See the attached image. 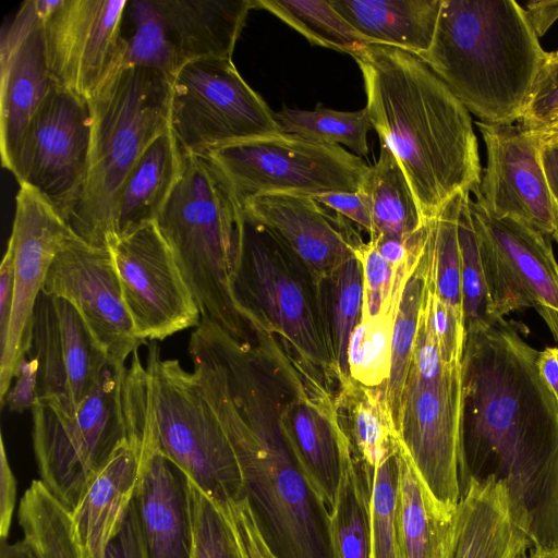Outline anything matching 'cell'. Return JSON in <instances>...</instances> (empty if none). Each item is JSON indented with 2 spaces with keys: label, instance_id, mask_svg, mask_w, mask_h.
<instances>
[{
  "label": "cell",
  "instance_id": "ffe728a7",
  "mask_svg": "<svg viewBox=\"0 0 558 558\" xmlns=\"http://www.w3.org/2000/svg\"><path fill=\"white\" fill-rule=\"evenodd\" d=\"M0 78L1 161L11 172L31 119L54 86L34 0L24 1L1 32Z\"/></svg>",
  "mask_w": 558,
  "mask_h": 558
},
{
  "label": "cell",
  "instance_id": "d4e9b609",
  "mask_svg": "<svg viewBox=\"0 0 558 558\" xmlns=\"http://www.w3.org/2000/svg\"><path fill=\"white\" fill-rule=\"evenodd\" d=\"M140 478V449L129 436L69 513L80 558H105L134 499Z\"/></svg>",
  "mask_w": 558,
  "mask_h": 558
},
{
  "label": "cell",
  "instance_id": "816d5d0a",
  "mask_svg": "<svg viewBox=\"0 0 558 558\" xmlns=\"http://www.w3.org/2000/svg\"><path fill=\"white\" fill-rule=\"evenodd\" d=\"M545 173L556 208V229L551 235L558 243V144L543 145L542 150Z\"/></svg>",
  "mask_w": 558,
  "mask_h": 558
},
{
  "label": "cell",
  "instance_id": "d6a6232c",
  "mask_svg": "<svg viewBox=\"0 0 558 558\" xmlns=\"http://www.w3.org/2000/svg\"><path fill=\"white\" fill-rule=\"evenodd\" d=\"M69 513L40 480L32 481L20 501L19 523L38 558H80Z\"/></svg>",
  "mask_w": 558,
  "mask_h": 558
},
{
  "label": "cell",
  "instance_id": "f1b7e54d",
  "mask_svg": "<svg viewBox=\"0 0 558 558\" xmlns=\"http://www.w3.org/2000/svg\"><path fill=\"white\" fill-rule=\"evenodd\" d=\"M372 45L421 56L432 45L442 0H329Z\"/></svg>",
  "mask_w": 558,
  "mask_h": 558
},
{
  "label": "cell",
  "instance_id": "ee69618b",
  "mask_svg": "<svg viewBox=\"0 0 558 558\" xmlns=\"http://www.w3.org/2000/svg\"><path fill=\"white\" fill-rule=\"evenodd\" d=\"M324 207L339 214L349 221L355 222L373 235V221L367 195L362 191L330 193L314 197Z\"/></svg>",
  "mask_w": 558,
  "mask_h": 558
},
{
  "label": "cell",
  "instance_id": "277c9868",
  "mask_svg": "<svg viewBox=\"0 0 558 558\" xmlns=\"http://www.w3.org/2000/svg\"><path fill=\"white\" fill-rule=\"evenodd\" d=\"M242 219V205L216 162L207 154L183 151L181 177L155 222L173 253L201 317L234 338L241 335V327L230 275Z\"/></svg>",
  "mask_w": 558,
  "mask_h": 558
},
{
  "label": "cell",
  "instance_id": "44dd1931",
  "mask_svg": "<svg viewBox=\"0 0 558 558\" xmlns=\"http://www.w3.org/2000/svg\"><path fill=\"white\" fill-rule=\"evenodd\" d=\"M133 438L141 453V478L134 502L147 557L190 558L193 523L189 478L159 449L150 422H140Z\"/></svg>",
  "mask_w": 558,
  "mask_h": 558
},
{
  "label": "cell",
  "instance_id": "83f0119b",
  "mask_svg": "<svg viewBox=\"0 0 558 558\" xmlns=\"http://www.w3.org/2000/svg\"><path fill=\"white\" fill-rule=\"evenodd\" d=\"M183 168V151L169 126L145 149L125 178L118 195L113 238L155 222Z\"/></svg>",
  "mask_w": 558,
  "mask_h": 558
},
{
  "label": "cell",
  "instance_id": "3957f363",
  "mask_svg": "<svg viewBox=\"0 0 558 558\" xmlns=\"http://www.w3.org/2000/svg\"><path fill=\"white\" fill-rule=\"evenodd\" d=\"M418 57L480 122L512 124L549 52L513 0H442L432 45Z\"/></svg>",
  "mask_w": 558,
  "mask_h": 558
},
{
  "label": "cell",
  "instance_id": "f5cc1de1",
  "mask_svg": "<svg viewBox=\"0 0 558 558\" xmlns=\"http://www.w3.org/2000/svg\"><path fill=\"white\" fill-rule=\"evenodd\" d=\"M519 558H558L557 548H533L531 553H525Z\"/></svg>",
  "mask_w": 558,
  "mask_h": 558
},
{
  "label": "cell",
  "instance_id": "681fc988",
  "mask_svg": "<svg viewBox=\"0 0 558 558\" xmlns=\"http://www.w3.org/2000/svg\"><path fill=\"white\" fill-rule=\"evenodd\" d=\"M525 12L536 35L543 36L558 20V0L527 2Z\"/></svg>",
  "mask_w": 558,
  "mask_h": 558
},
{
  "label": "cell",
  "instance_id": "f546056e",
  "mask_svg": "<svg viewBox=\"0 0 558 558\" xmlns=\"http://www.w3.org/2000/svg\"><path fill=\"white\" fill-rule=\"evenodd\" d=\"M361 190L367 195L373 235L408 239L423 222L408 180L391 150L380 145L379 158L371 166Z\"/></svg>",
  "mask_w": 558,
  "mask_h": 558
},
{
  "label": "cell",
  "instance_id": "bcb514c9",
  "mask_svg": "<svg viewBox=\"0 0 558 558\" xmlns=\"http://www.w3.org/2000/svg\"><path fill=\"white\" fill-rule=\"evenodd\" d=\"M105 558H148L134 499Z\"/></svg>",
  "mask_w": 558,
  "mask_h": 558
},
{
  "label": "cell",
  "instance_id": "60d3db41",
  "mask_svg": "<svg viewBox=\"0 0 558 558\" xmlns=\"http://www.w3.org/2000/svg\"><path fill=\"white\" fill-rule=\"evenodd\" d=\"M354 435L357 448L367 469L381 464L395 456L399 436L395 425L383 418L373 402H362L355 409Z\"/></svg>",
  "mask_w": 558,
  "mask_h": 558
},
{
  "label": "cell",
  "instance_id": "11a10c76",
  "mask_svg": "<svg viewBox=\"0 0 558 558\" xmlns=\"http://www.w3.org/2000/svg\"><path fill=\"white\" fill-rule=\"evenodd\" d=\"M20 558H38L34 550L23 539H21Z\"/></svg>",
  "mask_w": 558,
  "mask_h": 558
},
{
  "label": "cell",
  "instance_id": "484cf974",
  "mask_svg": "<svg viewBox=\"0 0 558 558\" xmlns=\"http://www.w3.org/2000/svg\"><path fill=\"white\" fill-rule=\"evenodd\" d=\"M533 548L517 520L506 486L488 477L468 478L457 507L452 558H519Z\"/></svg>",
  "mask_w": 558,
  "mask_h": 558
},
{
  "label": "cell",
  "instance_id": "b9f144b4",
  "mask_svg": "<svg viewBox=\"0 0 558 558\" xmlns=\"http://www.w3.org/2000/svg\"><path fill=\"white\" fill-rule=\"evenodd\" d=\"M518 124L539 136L558 129V60L550 52L536 77Z\"/></svg>",
  "mask_w": 558,
  "mask_h": 558
},
{
  "label": "cell",
  "instance_id": "7dc6e473",
  "mask_svg": "<svg viewBox=\"0 0 558 558\" xmlns=\"http://www.w3.org/2000/svg\"><path fill=\"white\" fill-rule=\"evenodd\" d=\"M16 502V480L5 452L3 438L0 446V535L7 539Z\"/></svg>",
  "mask_w": 558,
  "mask_h": 558
},
{
  "label": "cell",
  "instance_id": "f907efd6",
  "mask_svg": "<svg viewBox=\"0 0 558 558\" xmlns=\"http://www.w3.org/2000/svg\"><path fill=\"white\" fill-rule=\"evenodd\" d=\"M538 374L558 401V347H546L536 360Z\"/></svg>",
  "mask_w": 558,
  "mask_h": 558
},
{
  "label": "cell",
  "instance_id": "e575fe53",
  "mask_svg": "<svg viewBox=\"0 0 558 558\" xmlns=\"http://www.w3.org/2000/svg\"><path fill=\"white\" fill-rule=\"evenodd\" d=\"M424 293V279L421 276H412L405 281L397 302L391 333L390 368L386 390L387 407L397 433Z\"/></svg>",
  "mask_w": 558,
  "mask_h": 558
},
{
  "label": "cell",
  "instance_id": "8d00e7d4",
  "mask_svg": "<svg viewBox=\"0 0 558 558\" xmlns=\"http://www.w3.org/2000/svg\"><path fill=\"white\" fill-rule=\"evenodd\" d=\"M391 304L392 301L377 316H364L349 341V369L353 378L366 386H377L389 376L391 333L397 311V304L395 307Z\"/></svg>",
  "mask_w": 558,
  "mask_h": 558
},
{
  "label": "cell",
  "instance_id": "1f68e13d",
  "mask_svg": "<svg viewBox=\"0 0 558 558\" xmlns=\"http://www.w3.org/2000/svg\"><path fill=\"white\" fill-rule=\"evenodd\" d=\"M257 8L270 12L313 45L352 57L372 45L329 0H254Z\"/></svg>",
  "mask_w": 558,
  "mask_h": 558
},
{
  "label": "cell",
  "instance_id": "603a6c76",
  "mask_svg": "<svg viewBox=\"0 0 558 558\" xmlns=\"http://www.w3.org/2000/svg\"><path fill=\"white\" fill-rule=\"evenodd\" d=\"M242 208L318 272L337 270L359 245L350 236L348 220L312 196L259 195L247 199Z\"/></svg>",
  "mask_w": 558,
  "mask_h": 558
},
{
  "label": "cell",
  "instance_id": "7a4b0ae2",
  "mask_svg": "<svg viewBox=\"0 0 558 558\" xmlns=\"http://www.w3.org/2000/svg\"><path fill=\"white\" fill-rule=\"evenodd\" d=\"M353 58L372 126L397 158L424 225L452 197L473 192L481 182L470 112L416 54L368 45Z\"/></svg>",
  "mask_w": 558,
  "mask_h": 558
},
{
  "label": "cell",
  "instance_id": "ac0fdd59",
  "mask_svg": "<svg viewBox=\"0 0 558 558\" xmlns=\"http://www.w3.org/2000/svg\"><path fill=\"white\" fill-rule=\"evenodd\" d=\"M476 124L486 148V168L472 192L474 201L493 217L511 218L553 235L556 208L539 136L513 123Z\"/></svg>",
  "mask_w": 558,
  "mask_h": 558
},
{
  "label": "cell",
  "instance_id": "6da1fadb",
  "mask_svg": "<svg viewBox=\"0 0 558 558\" xmlns=\"http://www.w3.org/2000/svg\"><path fill=\"white\" fill-rule=\"evenodd\" d=\"M525 326L506 319L466 335L461 485L501 482L533 548L558 547V401L541 378Z\"/></svg>",
  "mask_w": 558,
  "mask_h": 558
},
{
  "label": "cell",
  "instance_id": "52a82bcc",
  "mask_svg": "<svg viewBox=\"0 0 558 558\" xmlns=\"http://www.w3.org/2000/svg\"><path fill=\"white\" fill-rule=\"evenodd\" d=\"M154 429L159 449L214 502L245 495L240 466L193 373L148 348Z\"/></svg>",
  "mask_w": 558,
  "mask_h": 558
},
{
  "label": "cell",
  "instance_id": "9c48e42d",
  "mask_svg": "<svg viewBox=\"0 0 558 558\" xmlns=\"http://www.w3.org/2000/svg\"><path fill=\"white\" fill-rule=\"evenodd\" d=\"M230 182L240 204L255 196H319L361 190L369 166L338 145L292 134L247 140L206 153Z\"/></svg>",
  "mask_w": 558,
  "mask_h": 558
},
{
  "label": "cell",
  "instance_id": "7402d4cb",
  "mask_svg": "<svg viewBox=\"0 0 558 558\" xmlns=\"http://www.w3.org/2000/svg\"><path fill=\"white\" fill-rule=\"evenodd\" d=\"M272 241V233L243 211L240 245L230 275L231 296L234 291L251 288L266 314L295 348L317 362L319 340L304 293L279 265Z\"/></svg>",
  "mask_w": 558,
  "mask_h": 558
},
{
  "label": "cell",
  "instance_id": "5bb4252c",
  "mask_svg": "<svg viewBox=\"0 0 558 558\" xmlns=\"http://www.w3.org/2000/svg\"><path fill=\"white\" fill-rule=\"evenodd\" d=\"M128 0H62L43 22L47 64L56 86L89 100L122 68Z\"/></svg>",
  "mask_w": 558,
  "mask_h": 558
},
{
  "label": "cell",
  "instance_id": "4fadbf2b",
  "mask_svg": "<svg viewBox=\"0 0 558 558\" xmlns=\"http://www.w3.org/2000/svg\"><path fill=\"white\" fill-rule=\"evenodd\" d=\"M136 336L163 340L201 323L198 306L156 222L108 243Z\"/></svg>",
  "mask_w": 558,
  "mask_h": 558
},
{
  "label": "cell",
  "instance_id": "f6af8a7d",
  "mask_svg": "<svg viewBox=\"0 0 558 558\" xmlns=\"http://www.w3.org/2000/svg\"><path fill=\"white\" fill-rule=\"evenodd\" d=\"M15 383L5 396L7 404L12 412L22 413L33 409L38 401V363L33 357H24L15 374Z\"/></svg>",
  "mask_w": 558,
  "mask_h": 558
},
{
  "label": "cell",
  "instance_id": "9a60e30c",
  "mask_svg": "<svg viewBox=\"0 0 558 558\" xmlns=\"http://www.w3.org/2000/svg\"><path fill=\"white\" fill-rule=\"evenodd\" d=\"M462 365L436 384L410 366L402 397L398 436L422 480L444 505L461 498L460 422Z\"/></svg>",
  "mask_w": 558,
  "mask_h": 558
},
{
  "label": "cell",
  "instance_id": "e0dca14e",
  "mask_svg": "<svg viewBox=\"0 0 558 558\" xmlns=\"http://www.w3.org/2000/svg\"><path fill=\"white\" fill-rule=\"evenodd\" d=\"M38 363V400L74 414L99 381L108 356L77 310L43 290L27 353Z\"/></svg>",
  "mask_w": 558,
  "mask_h": 558
},
{
  "label": "cell",
  "instance_id": "ba28073f",
  "mask_svg": "<svg viewBox=\"0 0 558 558\" xmlns=\"http://www.w3.org/2000/svg\"><path fill=\"white\" fill-rule=\"evenodd\" d=\"M223 432L235 453L244 493L279 558H329L318 508L292 457L256 411Z\"/></svg>",
  "mask_w": 558,
  "mask_h": 558
},
{
  "label": "cell",
  "instance_id": "7bdbcfd3",
  "mask_svg": "<svg viewBox=\"0 0 558 558\" xmlns=\"http://www.w3.org/2000/svg\"><path fill=\"white\" fill-rule=\"evenodd\" d=\"M364 277V291L366 292V310L371 317L377 316L390 304L392 291L393 268L381 256L373 240L367 244L355 247Z\"/></svg>",
  "mask_w": 558,
  "mask_h": 558
},
{
  "label": "cell",
  "instance_id": "30bf717a",
  "mask_svg": "<svg viewBox=\"0 0 558 558\" xmlns=\"http://www.w3.org/2000/svg\"><path fill=\"white\" fill-rule=\"evenodd\" d=\"M170 128L181 149L195 154L283 134L266 101L223 58L190 61L172 76Z\"/></svg>",
  "mask_w": 558,
  "mask_h": 558
},
{
  "label": "cell",
  "instance_id": "f35d334b",
  "mask_svg": "<svg viewBox=\"0 0 558 558\" xmlns=\"http://www.w3.org/2000/svg\"><path fill=\"white\" fill-rule=\"evenodd\" d=\"M356 254L336 270L333 291V327L338 366L347 374L349 369L348 348L361 312L364 294V277Z\"/></svg>",
  "mask_w": 558,
  "mask_h": 558
},
{
  "label": "cell",
  "instance_id": "836d02e7",
  "mask_svg": "<svg viewBox=\"0 0 558 558\" xmlns=\"http://www.w3.org/2000/svg\"><path fill=\"white\" fill-rule=\"evenodd\" d=\"M274 116L282 133L317 143L342 145L359 157L368 154L367 133L373 126L366 108L339 111L318 104L313 110L282 108Z\"/></svg>",
  "mask_w": 558,
  "mask_h": 558
},
{
  "label": "cell",
  "instance_id": "5b68a950",
  "mask_svg": "<svg viewBox=\"0 0 558 558\" xmlns=\"http://www.w3.org/2000/svg\"><path fill=\"white\" fill-rule=\"evenodd\" d=\"M171 77L148 68H121L88 100L92 142L87 178L69 221L96 246L113 238L119 191L147 146L170 126Z\"/></svg>",
  "mask_w": 558,
  "mask_h": 558
},
{
  "label": "cell",
  "instance_id": "9f6ffc18",
  "mask_svg": "<svg viewBox=\"0 0 558 558\" xmlns=\"http://www.w3.org/2000/svg\"><path fill=\"white\" fill-rule=\"evenodd\" d=\"M551 57L556 60H558V49L554 52H550Z\"/></svg>",
  "mask_w": 558,
  "mask_h": 558
},
{
  "label": "cell",
  "instance_id": "d6986e66",
  "mask_svg": "<svg viewBox=\"0 0 558 558\" xmlns=\"http://www.w3.org/2000/svg\"><path fill=\"white\" fill-rule=\"evenodd\" d=\"M43 291L77 310L108 360L125 362L145 343L135 333L108 246L73 236L52 260Z\"/></svg>",
  "mask_w": 558,
  "mask_h": 558
},
{
  "label": "cell",
  "instance_id": "4dcf8cb0",
  "mask_svg": "<svg viewBox=\"0 0 558 558\" xmlns=\"http://www.w3.org/2000/svg\"><path fill=\"white\" fill-rule=\"evenodd\" d=\"M368 490L348 450L341 449L340 476L331 509L322 514L329 558H368Z\"/></svg>",
  "mask_w": 558,
  "mask_h": 558
},
{
  "label": "cell",
  "instance_id": "7c38bea8",
  "mask_svg": "<svg viewBox=\"0 0 558 558\" xmlns=\"http://www.w3.org/2000/svg\"><path fill=\"white\" fill-rule=\"evenodd\" d=\"M90 142L88 101L54 85L25 130L11 173L69 223L87 178Z\"/></svg>",
  "mask_w": 558,
  "mask_h": 558
},
{
  "label": "cell",
  "instance_id": "2e32d148",
  "mask_svg": "<svg viewBox=\"0 0 558 558\" xmlns=\"http://www.w3.org/2000/svg\"><path fill=\"white\" fill-rule=\"evenodd\" d=\"M76 233L34 189L20 185L8 245L13 253V305L3 348L0 350L1 407L20 362L32 341L34 306L56 255Z\"/></svg>",
  "mask_w": 558,
  "mask_h": 558
},
{
  "label": "cell",
  "instance_id": "db71d44e",
  "mask_svg": "<svg viewBox=\"0 0 558 558\" xmlns=\"http://www.w3.org/2000/svg\"><path fill=\"white\" fill-rule=\"evenodd\" d=\"M539 138L543 145L558 144V129L541 135Z\"/></svg>",
  "mask_w": 558,
  "mask_h": 558
},
{
  "label": "cell",
  "instance_id": "c3c4849f",
  "mask_svg": "<svg viewBox=\"0 0 558 558\" xmlns=\"http://www.w3.org/2000/svg\"><path fill=\"white\" fill-rule=\"evenodd\" d=\"M14 290L12 248L7 245L0 267V350L3 348L10 324Z\"/></svg>",
  "mask_w": 558,
  "mask_h": 558
},
{
  "label": "cell",
  "instance_id": "8fae6325",
  "mask_svg": "<svg viewBox=\"0 0 558 558\" xmlns=\"http://www.w3.org/2000/svg\"><path fill=\"white\" fill-rule=\"evenodd\" d=\"M469 207L495 319L533 307L558 342V263L547 235L493 217L472 198Z\"/></svg>",
  "mask_w": 558,
  "mask_h": 558
},
{
  "label": "cell",
  "instance_id": "8992f818",
  "mask_svg": "<svg viewBox=\"0 0 558 558\" xmlns=\"http://www.w3.org/2000/svg\"><path fill=\"white\" fill-rule=\"evenodd\" d=\"M125 373V362L108 360L99 381L74 414L41 400L32 409L33 449L40 481L70 511L129 438Z\"/></svg>",
  "mask_w": 558,
  "mask_h": 558
},
{
  "label": "cell",
  "instance_id": "d590c367",
  "mask_svg": "<svg viewBox=\"0 0 558 558\" xmlns=\"http://www.w3.org/2000/svg\"><path fill=\"white\" fill-rule=\"evenodd\" d=\"M470 198V193H465L458 221L462 311L466 335L499 323L495 319L492 311V301L480 254L477 235L469 207Z\"/></svg>",
  "mask_w": 558,
  "mask_h": 558
},
{
  "label": "cell",
  "instance_id": "74e56055",
  "mask_svg": "<svg viewBox=\"0 0 558 558\" xmlns=\"http://www.w3.org/2000/svg\"><path fill=\"white\" fill-rule=\"evenodd\" d=\"M368 499V558H399L396 527L395 456L365 473Z\"/></svg>",
  "mask_w": 558,
  "mask_h": 558
},
{
  "label": "cell",
  "instance_id": "4316f807",
  "mask_svg": "<svg viewBox=\"0 0 558 558\" xmlns=\"http://www.w3.org/2000/svg\"><path fill=\"white\" fill-rule=\"evenodd\" d=\"M395 463L399 558H452L457 508L447 507L432 494L400 442Z\"/></svg>",
  "mask_w": 558,
  "mask_h": 558
},
{
  "label": "cell",
  "instance_id": "cb8c5ba5",
  "mask_svg": "<svg viewBox=\"0 0 558 558\" xmlns=\"http://www.w3.org/2000/svg\"><path fill=\"white\" fill-rule=\"evenodd\" d=\"M172 76L190 61L232 59L254 0H155Z\"/></svg>",
  "mask_w": 558,
  "mask_h": 558
},
{
  "label": "cell",
  "instance_id": "ab89813d",
  "mask_svg": "<svg viewBox=\"0 0 558 558\" xmlns=\"http://www.w3.org/2000/svg\"><path fill=\"white\" fill-rule=\"evenodd\" d=\"M189 495L193 523L190 558H241L230 527L216 504L190 478Z\"/></svg>",
  "mask_w": 558,
  "mask_h": 558
}]
</instances>
